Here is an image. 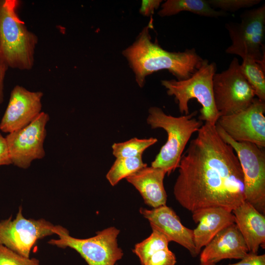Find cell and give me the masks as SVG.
<instances>
[{"label": "cell", "mask_w": 265, "mask_h": 265, "mask_svg": "<svg viewBox=\"0 0 265 265\" xmlns=\"http://www.w3.org/2000/svg\"><path fill=\"white\" fill-rule=\"evenodd\" d=\"M197 132L182 156L175 198L192 213L210 207L232 212L245 201L238 159L219 135L215 125L205 123Z\"/></svg>", "instance_id": "obj_1"}, {"label": "cell", "mask_w": 265, "mask_h": 265, "mask_svg": "<svg viewBox=\"0 0 265 265\" xmlns=\"http://www.w3.org/2000/svg\"><path fill=\"white\" fill-rule=\"evenodd\" d=\"M153 26L151 18L133 44L122 52L139 86H144L148 75L159 70L168 71L179 80L190 77L200 67L204 59L194 48L171 52L162 48L157 39L152 42L149 29Z\"/></svg>", "instance_id": "obj_2"}, {"label": "cell", "mask_w": 265, "mask_h": 265, "mask_svg": "<svg viewBox=\"0 0 265 265\" xmlns=\"http://www.w3.org/2000/svg\"><path fill=\"white\" fill-rule=\"evenodd\" d=\"M20 5L19 0H0V62L26 71L34 66L38 38L20 19Z\"/></svg>", "instance_id": "obj_3"}, {"label": "cell", "mask_w": 265, "mask_h": 265, "mask_svg": "<svg viewBox=\"0 0 265 265\" xmlns=\"http://www.w3.org/2000/svg\"><path fill=\"white\" fill-rule=\"evenodd\" d=\"M148 112L147 122L151 128H161L167 134V141L152 162L151 166L161 169L169 175L178 168L186 144L192 134L203 125V122L194 117L197 111L174 117L166 114L159 107L153 106Z\"/></svg>", "instance_id": "obj_4"}, {"label": "cell", "mask_w": 265, "mask_h": 265, "mask_svg": "<svg viewBox=\"0 0 265 265\" xmlns=\"http://www.w3.org/2000/svg\"><path fill=\"white\" fill-rule=\"evenodd\" d=\"M216 64L204 59L200 67L189 78L184 80H162L161 84L169 96H174L181 114L189 113L188 103L195 99L202 106L199 120L216 125L220 115L215 105L212 80Z\"/></svg>", "instance_id": "obj_5"}, {"label": "cell", "mask_w": 265, "mask_h": 265, "mask_svg": "<svg viewBox=\"0 0 265 265\" xmlns=\"http://www.w3.org/2000/svg\"><path fill=\"white\" fill-rule=\"evenodd\" d=\"M217 132L222 140L234 149L243 174L245 201L260 212L265 214V152L252 143L238 142L217 124Z\"/></svg>", "instance_id": "obj_6"}, {"label": "cell", "mask_w": 265, "mask_h": 265, "mask_svg": "<svg viewBox=\"0 0 265 265\" xmlns=\"http://www.w3.org/2000/svg\"><path fill=\"white\" fill-rule=\"evenodd\" d=\"M240 18V23L229 22L225 25L231 40L225 52L242 59H254L265 67V4L245 10Z\"/></svg>", "instance_id": "obj_7"}, {"label": "cell", "mask_w": 265, "mask_h": 265, "mask_svg": "<svg viewBox=\"0 0 265 265\" xmlns=\"http://www.w3.org/2000/svg\"><path fill=\"white\" fill-rule=\"evenodd\" d=\"M67 233L69 232L65 227L44 218L25 217L21 206L15 218L10 216L0 221V244L26 257H30L31 249L37 240Z\"/></svg>", "instance_id": "obj_8"}, {"label": "cell", "mask_w": 265, "mask_h": 265, "mask_svg": "<svg viewBox=\"0 0 265 265\" xmlns=\"http://www.w3.org/2000/svg\"><path fill=\"white\" fill-rule=\"evenodd\" d=\"M212 85L214 103L220 116L246 108L256 98L237 57L233 59L227 69L214 75Z\"/></svg>", "instance_id": "obj_9"}, {"label": "cell", "mask_w": 265, "mask_h": 265, "mask_svg": "<svg viewBox=\"0 0 265 265\" xmlns=\"http://www.w3.org/2000/svg\"><path fill=\"white\" fill-rule=\"evenodd\" d=\"M119 233L120 230L115 227L98 231L95 236L86 238H76L68 233L50 240L48 243L75 250L88 265H115L123 256L117 242Z\"/></svg>", "instance_id": "obj_10"}, {"label": "cell", "mask_w": 265, "mask_h": 265, "mask_svg": "<svg viewBox=\"0 0 265 265\" xmlns=\"http://www.w3.org/2000/svg\"><path fill=\"white\" fill-rule=\"evenodd\" d=\"M49 120V114L42 111L28 125L5 137L12 164L26 169L33 160L45 156L44 142Z\"/></svg>", "instance_id": "obj_11"}, {"label": "cell", "mask_w": 265, "mask_h": 265, "mask_svg": "<svg viewBox=\"0 0 265 265\" xmlns=\"http://www.w3.org/2000/svg\"><path fill=\"white\" fill-rule=\"evenodd\" d=\"M265 102L256 97L246 108L220 116L216 124L234 140L252 143L263 149L265 147Z\"/></svg>", "instance_id": "obj_12"}, {"label": "cell", "mask_w": 265, "mask_h": 265, "mask_svg": "<svg viewBox=\"0 0 265 265\" xmlns=\"http://www.w3.org/2000/svg\"><path fill=\"white\" fill-rule=\"evenodd\" d=\"M43 96L41 91H31L16 85L11 91L0 130L9 133L28 125L42 112Z\"/></svg>", "instance_id": "obj_13"}, {"label": "cell", "mask_w": 265, "mask_h": 265, "mask_svg": "<svg viewBox=\"0 0 265 265\" xmlns=\"http://www.w3.org/2000/svg\"><path fill=\"white\" fill-rule=\"evenodd\" d=\"M139 212L149 221L152 229L162 233L169 242L174 241L186 248L192 257L197 256L193 230L182 224L172 209L165 205L151 210L141 208Z\"/></svg>", "instance_id": "obj_14"}, {"label": "cell", "mask_w": 265, "mask_h": 265, "mask_svg": "<svg viewBox=\"0 0 265 265\" xmlns=\"http://www.w3.org/2000/svg\"><path fill=\"white\" fill-rule=\"evenodd\" d=\"M249 251L236 224L220 231L206 246L200 255V265H214L224 259H239Z\"/></svg>", "instance_id": "obj_15"}, {"label": "cell", "mask_w": 265, "mask_h": 265, "mask_svg": "<svg viewBox=\"0 0 265 265\" xmlns=\"http://www.w3.org/2000/svg\"><path fill=\"white\" fill-rule=\"evenodd\" d=\"M192 219L198 224L194 230V243L197 256L222 230L235 223L233 213L219 207L202 209L192 213Z\"/></svg>", "instance_id": "obj_16"}, {"label": "cell", "mask_w": 265, "mask_h": 265, "mask_svg": "<svg viewBox=\"0 0 265 265\" xmlns=\"http://www.w3.org/2000/svg\"><path fill=\"white\" fill-rule=\"evenodd\" d=\"M232 212L247 246L249 253L257 254L265 244V216L244 201Z\"/></svg>", "instance_id": "obj_17"}, {"label": "cell", "mask_w": 265, "mask_h": 265, "mask_svg": "<svg viewBox=\"0 0 265 265\" xmlns=\"http://www.w3.org/2000/svg\"><path fill=\"white\" fill-rule=\"evenodd\" d=\"M166 174L161 169L147 166L126 179L138 191L146 205L156 208L166 203L163 185Z\"/></svg>", "instance_id": "obj_18"}, {"label": "cell", "mask_w": 265, "mask_h": 265, "mask_svg": "<svg viewBox=\"0 0 265 265\" xmlns=\"http://www.w3.org/2000/svg\"><path fill=\"white\" fill-rule=\"evenodd\" d=\"M182 11L214 18L227 15L226 12L212 7L207 0H167L161 4L158 14L163 17L174 15Z\"/></svg>", "instance_id": "obj_19"}, {"label": "cell", "mask_w": 265, "mask_h": 265, "mask_svg": "<svg viewBox=\"0 0 265 265\" xmlns=\"http://www.w3.org/2000/svg\"><path fill=\"white\" fill-rule=\"evenodd\" d=\"M147 166L142 156L133 158H116L106 175V178L112 186Z\"/></svg>", "instance_id": "obj_20"}, {"label": "cell", "mask_w": 265, "mask_h": 265, "mask_svg": "<svg viewBox=\"0 0 265 265\" xmlns=\"http://www.w3.org/2000/svg\"><path fill=\"white\" fill-rule=\"evenodd\" d=\"M240 69L254 90L256 97L265 102V67L254 59L244 58L242 59Z\"/></svg>", "instance_id": "obj_21"}, {"label": "cell", "mask_w": 265, "mask_h": 265, "mask_svg": "<svg viewBox=\"0 0 265 265\" xmlns=\"http://www.w3.org/2000/svg\"><path fill=\"white\" fill-rule=\"evenodd\" d=\"M151 235L142 241L136 243L133 252L139 258L141 265H143L146 261L157 251L168 248L169 240L160 232L152 229Z\"/></svg>", "instance_id": "obj_22"}, {"label": "cell", "mask_w": 265, "mask_h": 265, "mask_svg": "<svg viewBox=\"0 0 265 265\" xmlns=\"http://www.w3.org/2000/svg\"><path fill=\"white\" fill-rule=\"evenodd\" d=\"M158 141L156 138H132L112 145V154L116 158H133L142 156L143 152Z\"/></svg>", "instance_id": "obj_23"}, {"label": "cell", "mask_w": 265, "mask_h": 265, "mask_svg": "<svg viewBox=\"0 0 265 265\" xmlns=\"http://www.w3.org/2000/svg\"><path fill=\"white\" fill-rule=\"evenodd\" d=\"M0 265H40L39 260L26 257L0 244Z\"/></svg>", "instance_id": "obj_24"}, {"label": "cell", "mask_w": 265, "mask_h": 265, "mask_svg": "<svg viewBox=\"0 0 265 265\" xmlns=\"http://www.w3.org/2000/svg\"><path fill=\"white\" fill-rule=\"evenodd\" d=\"M214 9L226 12H235L242 8L252 7L259 4L261 0H207Z\"/></svg>", "instance_id": "obj_25"}, {"label": "cell", "mask_w": 265, "mask_h": 265, "mask_svg": "<svg viewBox=\"0 0 265 265\" xmlns=\"http://www.w3.org/2000/svg\"><path fill=\"white\" fill-rule=\"evenodd\" d=\"M176 263L175 255L168 248L155 253L143 265H175Z\"/></svg>", "instance_id": "obj_26"}, {"label": "cell", "mask_w": 265, "mask_h": 265, "mask_svg": "<svg viewBox=\"0 0 265 265\" xmlns=\"http://www.w3.org/2000/svg\"><path fill=\"white\" fill-rule=\"evenodd\" d=\"M227 265H265V255L248 253L237 263Z\"/></svg>", "instance_id": "obj_27"}, {"label": "cell", "mask_w": 265, "mask_h": 265, "mask_svg": "<svg viewBox=\"0 0 265 265\" xmlns=\"http://www.w3.org/2000/svg\"><path fill=\"white\" fill-rule=\"evenodd\" d=\"M162 1L161 0H143L139 9V13L145 16L152 15L155 10L159 8Z\"/></svg>", "instance_id": "obj_28"}, {"label": "cell", "mask_w": 265, "mask_h": 265, "mask_svg": "<svg viewBox=\"0 0 265 265\" xmlns=\"http://www.w3.org/2000/svg\"><path fill=\"white\" fill-rule=\"evenodd\" d=\"M11 164L5 138L0 133V166Z\"/></svg>", "instance_id": "obj_29"}, {"label": "cell", "mask_w": 265, "mask_h": 265, "mask_svg": "<svg viewBox=\"0 0 265 265\" xmlns=\"http://www.w3.org/2000/svg\"><path fill=\"white\" fill-rule=\"evenodd\" d=\"M8 68L0 62V105L3 101L4 80Z\"/></svg>", "instance_id": "obj_30"}]
</instances>
